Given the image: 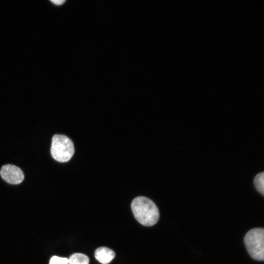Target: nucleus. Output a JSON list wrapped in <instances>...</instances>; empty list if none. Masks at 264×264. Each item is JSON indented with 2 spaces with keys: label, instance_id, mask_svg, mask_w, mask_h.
<instances>
[{
  "label": "nucleus",
  "instance_id": "1a4fd4ad",
  "mask_svg": "<svg viewBox=\"0 0 264 264\" xmlns=\"http://www.w3.org/2000/svg\"><path fill=\"white\" fill-rule=\"evenodd\" d=\"M51 1L54 4H56L57 5H62L65 2V0H51Z\"/></svg>",
  "mask_w": 264,
  "mask_h": 264
},
{
  "label": "nucleus",
  "instance_id": "f03ea898",
  "mask_svg": "<svg viewBox=\"0 0 264 264\" xmlns=\"http://www.w3.org/2000/svg\"><path fill=\"white\" fill-rule=\"evenodd\" d=\"M244 244L250 256L257 261L264 260V230L253 228L248 231L244 238Z\"/></svg>",
  "mask_w": 264,
  "mask_h": 264
},
{
  "label": "nucleus",
  "instance_id": "20e7f679",
  "mask_svg": "<svg viewBox=\"0 0 264 264\" xmlns=\"http://www.w3.org/2000/svg\"><path fill=\"white\" fill-rule=\"evenodd\" d=\"M1 177L7 183L18 184L24 179L22 171L18 167L11 164L3 165L0 170Z\"/></svg>",
  "mask_w": 264,
  "mask_h": 264
},
{
  "label": "nucleus",
  "instance_id": "0eeeda50",
  "mask_svg": "<svg viewBox=\"0 0 264 264\" xmlns=\"http://www.w3.org/2000/svg\"><path fill=\"white\" fill-rule=\"evenodd\" d=\"M264 173L257 174L254 179V184L256 189L263 196L264 195Z\"/></svg>",
  "mask_w": 264,
  "mask_h": 264
},
{
  "label": "nucleus",
  "instance_id": "39448f33",
  "mask_svg": "<svg viewBox=\"0 0 264 264\" xmlns=\"http://www.w3.org/2000/svg\"><path fill=\"white\" fill-rule=\"evenodd\" d=\"M94 255L96 260L100 263L107 264L114 258L115 254L113 250L109 248L101 247L95 250Z\"/></svg>",
  "mask_w": 264,
  "mask_h": 264
},
{
  "label": "nucleus",
  "instance_id": "6e6552de",
  "mask_svg": "<svg viewBox=\"0 0 264 264\" xmlns=\"http://www.w3.org/2000/svg\"><path fill=\"white\" fill-rule=\"evenodd\" d=\"M68 259L66 258L60 257L57 256L52 257L49 264H68Z\"/></svg>",
  "mask_w": 264,
  "mask_h": 264
},
{
  "label": "nucleus",
  "instance_id": "423d86ee",
  "mask_svg": "<svg viewBox=\"0 0 264 264\" xmlns=\"http://www.w3.org/2000/svg\"><path fill=\"white\" fill-rule=\"evenodd\" d=\"M89 258L87 256L81 253L72 254L68 259L69 264H88Z\"/></svg>",
  "mask_w": 264,
  "mask_h": 264
},
{
  "label": "nucleus",
  "instance_id": "7ed1b4c3",
  "mask_svg": "<svg viewBox=\"0 0 264 264\" xmlns=\"http://www.w3.org/2000/svg\"><path fill=\"white\" fill-rule=\"evenodd\" d=\"M50 152L52 157L57 161L67 162L74 153L73 142L64 135L55 134L52 137Z\"/></svg>",
  "mask_w": 264,
  "mask_h": 264
},
{
  "label": "nucleus",
  "instance_id": "f257e3e1",
  "mask_svg": "<svg viewBox=\"0 0 264 264\" xmlns=\"http://www.w3.org/2000/svg\"><path fill=\"white\" fill-rule=\"evenodd\" d=\"M133 215L141 224L150 226L155 224L159 218L158 209L154 202L145 197H137L131 204Z\"/></svg>",
  "mask_w": 264,
  "mask_h": 264
}]
</instances>
